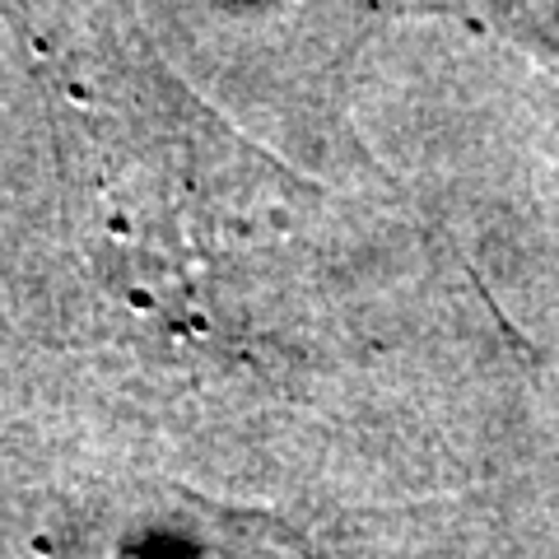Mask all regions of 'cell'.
I'll use <instances>...</instances> for the list:
<instances>
[{"mask_svg": "<svg viewBox=\"0 0 559 559\" xmlns=\"http://www.w3.org/2000/svg\"><path fill=\"white\" fill-rule=\"evenodd\" d=\"M489 20H499L518 38L546 43L559 51V0H485Z\"/></svg>", "mask_w": 559, "mask_h": 559, "instance_id": "cell-1", "label": "cell"}]
</instances>
